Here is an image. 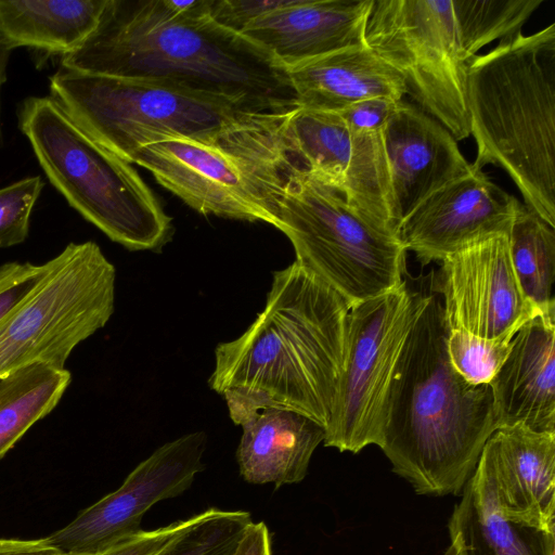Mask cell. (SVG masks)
<instances>
[{"label":"cell","instance_id":"cell-32","mask_svg":"<svg viewBox=\"0 0 555 555\" xmlns=\"http://www.w3.org/2000/svg\"><path fill=\"white\" fill-rule=\"evenodd\" d=\"M284 2L285 0H208V14L218 25L241 34L254 20Z\"/></svg>","mask_w":555,"mask_h":555},{"label":"cell","instance_id":"cell-2","mask_svg":"<svg viewBox=\"0 0 555 555\" xmlns=\"http://www.w3.org/2000/svg\"><path fill=\"white\" fill-rule=\"evenodd\" d=\"M350 309L297 261L275 271L263 310L215 351L209 386L224 398L233 423L279 408L325 428L344 370Z\"/></svg>","mask_w":555,"mask_h":555},{"label":"cell","instance_id":"cell-17","mask_svg":"<svg viewBox=\"0 0 555 555\" xmlns=\"http://www.w3.org/2000/svg\"><path fill=\"white\" fill-rule=\"evenodd\" d=\"M489 385L499 428L520 425L555 433V306L516 332Z\"/></svg>","mask_w":555,"mask_h":555},{"label":"cell","instance_id":"cell-8","mask_svg":"<svg viewBox=\"0 0 555 555\" xmlns=\"http://www.w3.org/2000/svg\"><path fill=\"white\" fill-rule=\"evenodd\" d=\"M49 81L50 96L65 113L127 162L138 147L159 135L205 133L254 112L162 80L88 74L60 66Z\"/></svg>","mask_w":555,"mask_h":555},{"label":"cell","instance_id":"cell-11","mask_svg":"<svg viewBox=\"0 0 555 555\" xmlns=\"http://www.w3.org/2000/svg\"><path fill=\"white\" fill-rule=\"evenodd\" d=\"M428 294L406 281L397 288L351 307L346 357L324 446L358 453L380 447L390 383L409 333Z\"/></svg>","mask_w":555,"mask_h":555},{"label":"cell","instance_id":"cell-23","mask_svg":"<svg viewBox=\"0 0 555 555\" xmlns=\"http://www.w3.org/2000/svg\"><path fill=\"white\" fill-rule=\"evenodd\" d=\"M106 0L0 1V39L12 50L27 47L62 56L94 30Z\"/></svg>","mask_w":555,"mask_h":555},{"label":"cell","instance_id":"cell-35","mask_svg":"<svg viewBox=\"0 0 555 555\" xmlns=\"http://www.w3.org/2000/svg\"><path fill=\"white\" fill-rule=\"evenodd\" d=\"M0 555H65L48 543L37 540L0 539Z\"/></svg>","mask_w":555,"mask_h":555},{"label":"cell","instance_id":"cell-22","mask_svg":"<svg viewBox=\"0 0 555 555\" xmlns=\"http://www.w3.org/2000/svg\"><path fill=\"white\" fill-rule=\"evenodd\" d=\"M400 101L371 98L337 112L351 135V158L340 189L348 203L374 223L397 233L383 151V128Z\"/></svg>","mask_w":555,"mask_h":555},{"label":"cell","instance_id":"cell-7","mask_svg":"<svg viewBox=\"0 0 555 555\" xmlns=\"http://www.w3.org/2000/svg\"><path fill=\"white\" fill-rule=\"evenodd\" d=\"M275 228L291 241L295 261L351 307L404 282L406 250L397 233L369 220L340 189L305 170L287 181Z\"/></svg>","mask_w":555,"mask_h":555},{"label":"cell","instance_id":"cell-10","mask_svg":"<svg viewBox=\"0 0 555 555\" xmlns=\"http://www.w3.org/2000/svg\"><path fill=\"white\" fill-rule=\"evenodd\" d=\"M365 43L398 70L406 93L455 140L470 135L468 59L451 0H373Z\"/></svg>","mask_w":555,"mask_h":555},{"label":"cell","instance_id":"cell-26","mask_svg":"<svg viewBox=\"0 0 555 555\" xmlns=\"http://www.w3.org/2000/svg\"><path fill=\"white\" fill-rule=\"evenodd\" d=\"M508 241L524 295L541 310L554 307L555 228L519 202Z\"/></svg>","mask_w":555,"mask_h":555},{"label":"cell","instance_id":"cell-36","mask_svg":"<svg viewBox=\"0 0 555 555\" xmlns=\"http://www.w3.org/2000/svg\"><path fill=\"white\" fill-rule=\"evenodd\" d=\"M12 49H10L1 39H0V92L1 87L7 80V68L9 65V60L12 53ZM3 145V137L1 129V119H0V149Z\"/></svg>","mask_w":555,"mask_h":555},{"label":"cell","instance_id":"cell-9","mask_svg":"<svg viewBox=\"0 0 555 555\" xmlns=\"http://www.w3.org/2000/svg\"><path fill=\"white\" fill-rule=\"evenodd\" d=\"M34 292L0 322V378L33 363L65 369L114 312L116 270L92 242L69 243Z\"/></svg>","mask_w":555,"mask_h":555},{"label":"cell","instance_id":"cell-29","mask_svg":"<svg viewBox=\"0 0 555 555\" xmlns=\"http://www.w3.org/2000/svg\"><path fill=\"white\" fill-rule=\"evenodd\" d=\"M522 325L514 326L494 338H482L460 328H448L447 352L451 365L473 385L490 384L508 356L516 332Z\"/></svg>","mask_w":555,"mask_h":555},{"label":"cell","instance_id":"cell-31","mask_svg":"<svg viewBox=\"0 0 555 555\" xmlns=\"http://www.w3.org/2000/svg\"><path fill=\"white\" fill-rule=\"evenodd\" d=\"M49 262H7L0 266V322L20 306L39 285Z\"/></svg>","mask_w":555,"mask_h":555},{"label":"cell","instance_id":"cell-5","mask_svg":"<svg viewBox=\"0 0 555 555\" xmlns=\"http://www.w3.org/2000/svg\"><path fill=\"white\" fill-rule=\"evenodd\" d=\"M291 109L246 112L201 134L159 135L128 162L199 214L275 227L287 181L306 171L287 132Z\"/></svg>","mask_w":555,"mask_h":555},{"label":"cell","instance_id":"cell-25","mask_svg":"<svg viewBox=\"0 0 555 555\" xmlns=\"http://www.w3.org/2000/svg\"><path fill=\"white\" fill-rule=\"evenodd\" d=\"M287 132L306 171L341 189L351 158V135L340 114L295 106Z\"/></svg>","mask_w":555,"mask_h":555},{"label":"cell","instance_id":"cell-4","mask_svg":"<svg viewBox=\"0 0 555 555\" xmlns=\"http://www.w3.org/2000/svg\"><path fill=\"white\" fill-rule=\"evenodd\" d=\"M472 167L503 168L525 205L555 228V24L500 40L468 63Z\"/></svg>","mask_w":555,"mask_h":555},{"label":"cell","instance_id":"cell-33","mask_svg":"<svg viewBox=\"0 0 555 555\" xmlns=\"http://www.w3.org/2000/svg\"><path fill=\"white\" fill-rule=\"evenodd\" d=\"M186 524V519L175 521L154 530H141L99 555H154L163 548Z\"/></svg>","mask_w":555,"mask_h":555},{"label":"cell","instance_id":"cell-18","mask_svg":"<svg viewBox=\"0 0 555 555\" xmlns=\"http://www.w3.org/2000/svg\"><path fill=\"white\" fill-rule=\"evenodd\" d=\"M481 452L490 462L504 515L555 533V433L520 425L500 427Z\"/></svg>","mask_w":555,"mask_h":555},{"label":"cell","instance_id":"cell-12","mask_svg":"<svg viewBox=\"0 0 555 555\" xmlns=\"http://www.w3.org/2000/svg\"><path fill=\"white\" fill-rule=\"evenodd\" d=\"M204 431L183 435L156 449L114 492L81 511L65 527L46 537L65 555H99L135 535L144 514L156 503L178 496L204 469Z\"/></svg>","mask_w":555,"mask_h":555},{"label":"cell","instance_id":"cell-28","mask_svg":"<svg viewBox=\"0 0 555 555\" xmlns=\"http://www.w3.org/2000/svg\"><path fill=\"white\" fill-rule=\"evenodd\" d=\"M251 521L245 511L208 508L188 518L185 526L154 555H234Z\"/></svg>","mask_w":555,"mask_h":555},{"label":"cell","instance_id":"cell-34","mask_svg":"<svg viewBox=\"0 0 555 555\" xmlns=\"http://www.w3.org/2000/svg\"><path fill=\"white\" fill-rule=\"evenodd\" d=\"M234 555H272L270 533L263 521L247 526Z\"/></svg>","mask_w":555,"mask_h":555},{"label":"cell","instance_id":"cell-21","mask_svg":"<svg viewBox=\"0 0 555 555\" xmlns=\"http://www.w3.org/2000/svg\"><path fill=\"white\" fill-rule=\"evenodd\" d=\"M236 459L243 479L276 488L300 482L313 452L324 441L325 428L299 412L266 408L248 416Z\"/></svg>","mask_w":555,"mask_h":555},{"label":"cell","instance_id":"cell-20","mask_svg":"<svg viewBox=\"0 0 555 555\" xmlns=\"http://www.w3.org/2000/svg\"><path fill=\"white\" fill-rule=\"evenodd\" d=\"M448 528V555H555V533L514 522L504 515L490 462L482 452Z\"/></svg>","mask_w":555,"mask_h":555},{"label":"cell","instance_id":"cell-19","mask_svg":"<svg viewBox=\"0 0 555 555\" xmlns=\"http://www.w3.org/2000/svg\"><path fill=\"white\" fill-rule=\"evenodd\" d=\"M296 106L339 112L360 101L406 93L401 74L366 44L285 68Z\"/></svg>","mask_w":555,"mask_h":555},{"label":"cell","instance_id":"cell-3","mask_svg":"<svg viewBox=\"0 0 555 555\" xmlns=\"http://www.w3.org/2000/svg\"><path fill=\"white\" fill-rule=\"evenodd\" d=\"M442 302L428 294L395 367L382 451L417 494H457L499 428L489 384L473 385L451 365Z\"/></svg>","mask_w":555,"mask_h":555},{"label":"cell","instance_id":"cell-16","mask_svg":"<svg viewBox=\"0 0 555 555\" xmlns=\"http://www.w3.org/2000/svg\"><path fill=\"white\" fill-rule=\"evenodd\" d=\"M373 0H285L241 33L284 68L365 46Z\"/></svg>","mask_w":555,"mask_h":555},{"label":"cell","instance_id":"cell-13","mask_svg":"<svg viewBox=\"0 0 555 555\" xmlns=\"http://www.w3.org/2000/svg\"><path fill=\"white\" fill-rule=\"evenodd\" d=\"M430 286L443 299L448 328L482 338L498 337L543 311L522 293L507 233L486 236L448 255Z\"/></svg>","mask_w":555,"mask_h":555},{"label":"cell","instance_id":"cell-15","mask_svg":"<svg viewBox=\"0 0 555 555\" xmlns=\"http://www.w3.org/2000/svg\"><path fill=\"white\" fill-rule=\"evenodd\" d=\"M383 151L397 225L434 191L472 170L452 134L402 101L383 128Z\"/></svg>","mask_w":555,"mask_h":555},{"label":"cell","instance_id":"cell-30","mask_svg":"<svg viewBox=\"0 0 555 555\" xmlns=\"http://www.w3.org/2000/svg\"><path fill=\"white\" fill-rule=\"evenodd\" d=\"M43 186L42 178L35 176L0 189V248L27 238L30 215Z\"/></svg>","mask_w":555,"mask_h":555},{"label":"cell","instance_id":"cell-27","mask_svg":"<svg viewBox=\"0 0 555 555\" xmlns=\"http://www.w3.org/2000/svg\"><path fill=\"white\" fill-rule=\"evenodd\" d=\"M543 0H451L460 43L470 61L485 46L521 33Z\"/></svg>","mask_w":555,"mask_h":555},{"label":"cell","instance_id":"cell-24","mask_svg":"<svg viewBox=\"0 0 555 555\" xmlns=\"http://www.w3.org/2000/svg\"><path fill=\"white\" fill-rule=\"evenodd\" d=\"M72 380L66 369L37 362L0 378V459L56 406Z\"/></svg>","mask_w":555,"mask_h":555},{"label":"cell","instance_id":"cell-6","mask_svg":"<svg viewBox=\"0 0 555 555\" xmlns=\"http://www.w3.org/2000/svg\"><path fill=\"white\" fill-rule=\"evenodd\" d=\"M17 125L50 183L87 221L130 250L171 237L170 217L130 163L82 130L51 96H29Z\"/></svg>","mask_w":555,"mask_h":555},{"label":"cell","instance_id":"cell-1","mask_svg":"<svg viewBox=\"0 0 555 555\" xmlns=\"http://www.w3.org/2000/svg\"><path fill=\"white\" fill-rule=\"evenodd\" d=\"M61 66L162 80L254 112L296 106L286 69L241 34L218 25L208 0H106L94 30Z\"/></svg>","mask_w":555,"mask_h":555},{"label":"cell","instance_id":"cell-14","mask_svg":"<svg viewBox=\"0 0 555 555\" xmlns=\"http://www.w3.org/2000/svg\"><path fill=\"white\" fill-rule=\"evenodd\" d=\"M518 204L472 167L425 197L401 220L397 234L426 266L486 236L508 234Z\"/></svg>","mask_w":555,"mask_h":555}]
</instances>
